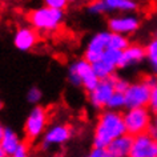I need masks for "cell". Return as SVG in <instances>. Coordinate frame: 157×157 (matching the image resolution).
<instances>
[{"label": "cell", "mask_w": 157, "mask_h": 157, "mask_svg": "<svg viewBox=\"0 0 157 157\" xmlns=\"http://www.w3.org/2000/svg\"><path fill=\"white\" fill-rule=\"evenodd\" d=\"M45 6L49 7V8L57 10V11H64L65 7L68 6V2L67 0H47Z\"/></svg>", "instance_id": "d4e9b609"}, {"label": "cell", "mask_w": 157, "mask_h": 157, "mask_svg": "<svg viewBox=\"0 0 157 157\" xmlns=\"http://www.w3.org/2000/svg\"><path fill=\"white\" fill-rule=\"evenodd\" d=\"M141 80H143L144 83L152 89L157 84V75H145V76L141 78Z\"/></svg>", "instance_id": "f1b7e54d"}, {"label": "cell", "mask_w": 157, "mask_h": 157, "mask_svg": "<svg viewBox=\"0 0 157 157\" xmlns=\"http://www.w3.org/2000/svg\"><path fill=\"white\" fill-rule=\"evenodd\" d=\"M108 28L111 33H119L128 36L140 28V17L135 13L112 15L108 19Z\"/></svg>", "instance_id": "ba28073f"}, {"label": "cell", "mask_w": 157, "mask_h": 157, "mask_svg": "<svg viewBox=\"0 0 157 157\" xmlns=\"http://www.w3.org/2000/svg\"><path fill=\"white\" fill-rule=\"evenodd\" d=\"M72 135H73L72 127L65 123L51 125L45 131L44 136H43L41 147H43V149H48L51 147L64 145L72 139Z\"/></svg>", "instance_id": "9c48e42d"}, {"label": "cell", "mask_w": 157, "mask_h": 157, "mask_svg": "<svg viewBox=\"0 0 157 157\" xmlns=\"http://www.w3.org/2000/svg\"><path fill=\"white\" fill-rule=\"evenodd\" d=\"M105 13H133L139 8V3L135 0H103Z\"/></svg>", "instance_id": "9a60e30c"}, {"label": "cell", "mask_w": 157, "mask_h": 157, "mask_svg": "<svg viewBox=\"0 0 157 157\" xmlns=\"http://www.w3.org/2000/svg\"><path fill=\"white\" fill-rule=\"evenodd\" d=\"M68 80L75 87H81L87 92H91L99 84V77L96 76L92 64L84 59H78L68 67Z\"/></svg>", "instance_id": "3957f363"}, {"label": "cell", "mask_w": 157, "mask_h": 157, "mask_svg": "<svg viewBox=\"0 0 157 157\" xmlns=\"http://www.w3.org/2000/svg\"><path fill=\"white\" fill-rule=\"evenodd\" d=\"M41 99H43V92L40 91V88H37V87L29 88L28 93H27V100L31 104H37Z\"/></svg>", "instance_id": "603a6c76"}, {"label": "cell", "mask_w": 157, "mask_h": 157, "mask_svg": "<svg viewBox=\"0 0 157 157\" xmlns=\"http://www.w3.org/2000/svg\"><path fill=\"white\" fill-rule=\"evenodd\" d=\"M147 59L145 47L140 44H131L121 53V60L119 68H129V67L137 65Z\"/></svg>", "instance_id": "4fadbf2b"}, {"label": "cell", "mask_w": 157, "mask_h": 157, "mask_svg": "<svg viewBox=\"0 0 157 157\" xmlns=\"http://www.w3.org/2000/svg\"><path fill=\"white\" fill-rule=\"evenodd\" d=\"M115 93V88H113L112 80H100L99 84L88 92V101L95 109H107L108 101Z\"/></svg>", "instance_id": "30bf717a"}, {"label": "cell", "mask_w": 157, "mask_h": 157, "mask_svg": "<svg viewBox=\"0 0 157 157\" xmlns=\"http://www.w3.org/2000/svg\"><path fill=\"white\" fill-rule=\"evenodd\" d=\"M127 135L123 112L105 109L99 115L93 131V148L107 149L119 137Z\"/></svg>", "instance_id": "6da1fadb"}, {"label": "cell", "mask_w": 157, "mask_h": 157, "mask_svg": "<svg viewBox=\"0 0 157 157\" xmlns=\"http://www.w3.org/2000/svg\"><path fill=\"white\" fill-rule=\"evenodd\" d=\"M21 145V139L15 131L10 128H6V132L3 135V139L0 141V147L4 151L7 157H12L17 148Z\"/></svg>", "instance_id": "2e32d148"}, {"label": "cell", "mask_w": 157, "mask_h": 157, "mask_svg": "<svg viewBox=\"0 0 157 157\" xmlns=\"http://www.w3.org/2000/svg\"><path fill=\"white\" fill-rule=\"evenodd\" d=\"M152 111L149 108H132L123 112L127 135L135 137L148 133L152 123Z\"/></svg>", "instance_id": "277c9868"}, {"label": "cell", "mask_w": 157, "mask_h": 157, "mask_svg": "<svg viewBox=\"0 0 157 157\" xmlns=\"http://www.w3.org/2000/svg\"><path fill=\"white\" fill-rule=\"evenodd\" d=\"M89 13H95V15H103L105 13L104 10V2L103 0H96V2H91L87 7Z\"/></svg>", "instance_id": "cb8c5ba5"}, {"label": "cell", "mask_w": 157, "mask_h": 157, "mask_svg": "<svg viewBox=\"0 0 157 157\" xmlns=\"http://www.w3.org/2000/svg\"><path fill=\"white\" fill-rule=\"evenodd\" d=\"M12 157H31L29 156V147L25 143H21V145L17 148V151L15 152Z\"/></svg>", "instance_id": "484cf974"}, {"label": "cell", "mask_w": 157, "mask_h": 157, "mask_svg": "<svg viewBox=\"0 0 157 157\" xmlns=\"http://www.w3.org/2000/svg\"><path fill=\"white\" fill-rule=\"evenodd\" d=\"M145 52H147V60L155 71V75H157V37L152 39L145 45Z\"/></svg>", "instance_id": "d6986e66"}, {"label": "cell", "mask_w": 157, "mask_h": 157, "mask_svg": "<svg viewBox=\"0 0 157 157\" xmlns=\"http://www.w3.org/2000/svg\"><path fill=\"white\" fill-rule=\"evenodd\" d=\"M121 53H123V52H120V51L108 48L104 52L103 59H101V60L107 61V63H109V64H112L113 67L119 68V67H120V60H121Z\"/></svg>", "instance_id": "44dd1931"}, {"label": "cell", "mask_w": 157, "mask_h": 157, "mask_svg": "<svg viewBox=\"0 0 157 157\" xmlns=\"http://www.w3.org/2000/svg\"><path fill=\"white\" fill-rule=\"evenodd\" d=\"M109 37H111V32H107V31H101L93 35L89 39L87 48L84 51V60H87L92 65L100 61L103 59L104 52L108 49Z\"/></svg>", "instance_id": "52a82bcc"}, {"label": "cell", "mask_w": 157, "mask_h": 157, "mask_svg": "<svg viewBox=\"0 0 157 157\" xmlns=\"http://www.w3.org/2000/svg\"><path fill=\"white\" fill-rule=\"evenodd\" d=\"M87 157H111L107 153L105 149H100V148H92V151L88 153Z\"/></svg>", "instance_id": "f546056e"}, {"label": "cell", "mask_w": 157, "mask_h": 157, "mask_svg": "<svg viewBox=\"0 0 157 157\" xmlns=\"http://www.w3.org/2000/svg\"><path fill=\"white\" fill-rule=\"evenodd\" d=\"M152 89L143 80L131 83L128 91L124 93L127 101V109L132 108H149Z\"/></svg>", "instance_id": "8992f818"}, {"label": "cell", "mask_w": 157, "mask_h": 157, "mask_svg": "<svg viewBox=\"0 0 157 157\" xmlns=\"http://www.w3.org/2000/svg\"><path fill=\"white\" fill-rule=\"evenodd\" d=\"M129 157H157V140L149 133L135 136Z\"/></svg>", "instance_id": "8fae6325"}, {"label": "cell", "mask_w": 157, "mask_h": 157, "mask_svg": "<svg viewBox=\"0 0 157 157\" xmlns=\"http://www.w3.org/2000/svg\"><path fill=\"white\" fill-rule=\"evenodd\" d=\"M131 45V41H129L128 36H124V35H119V33H111V37H109V44L108 48L111 49H116L123 52Z\"/></svg>", "instance_id": "ac0fdd59"}, {"label": "cell", "mask_w": 157, "mask_h": 157, "mask_svg": "<svg viewBox=\"0 0 157 157\" xmlns=\"http://www.w3.org/2000/svg\"><path fill=\"white\" fill-rule=\"evenodd\" d=\"M149 109L152 112H157V84L152 88L151 92V103H149Z\"/></svg>", "instance_id": "4316f807"}, {"label": "cell", "mask_w": 157, "mask_h": 157, "mask_svg": "<svg viewBox=\"0 0 157 157\" xmlns=\"http://www.w3.org/2000/svg\"><path fill=\"white\" fill-rule=\"evenodd\" d=\"M4 132H6V128L3 127L2 124H0V141H2V139H3V135H4Z\"/></svg>", "instance_id": "4dcf8cb0"}, {"label": "cell", "mask_w": 157, "mask_h": 157, "mask_svg": "<svg viewBox=\"0 0 157 157\" xmlns=\"http://www.w3.org/2000/svg\"><path fill=\"white\" fill-rule=\"evenodd\" d=\"M156 37H157V32H156Z\"/></svg>", "instance_id": "836d02e7"}, {"label": "cell", "mask_w": 157, "mask_h": 157, "mask_svg": "<svg viewBox=\"0 0 157 157\" xmlns=\"http://www.w3.org/2000/svg\"><path fill=\"white\" fill-rule=\"evenodd\" d=\"M127 108V101H125V95L124 93L115 92L112 95V97L108 101L107 109L109 111H115V112H121V109Z\"/></svg>", "instance_id": "ffe728a7"}, {"label": "cell", "mask_w": 157, "mask_h": 157, "mask_svg": "<svg viewBox=\"0 0 157 157\" xmlns=\"http://www.w3.org/2000/svg\"><path fill=\"white\" fill-rule=\"evenodd\" d=\"M3 108V103H2V100H0V109Z\"/></svg>", "instance_id": "d6a6232c"}, {"label": "cell", "mask_w": 157, "mask_h": 157, "mask_svg": "<svg viewBox=\"0 0 157 157\" xmlns=\"http://www.w3.org/2000/svg\"><path fill=\"white\" fill-rule=\"evenodd\" d=\"M37 33L33 28H29V27H21L19 28L16 32H15L13 36V44L19 51H23V52H27V51H31L35 45L37 44Z\"/></svg>", "instance_id": "7c38bea8"}, {"label": "cell", "mask_w": 157, "mask_h": 157, "mask_svg": "<svg viewBox=\"0 0 157 157\" xmlns=\"http://www.w3.org/2000/svg\"><path fill=\"white\" fill-rule=\"evenodd\" d=\"M48 121H49V115L48 111L37 105L31 109L24 123V135L28 140H36L39 137L44 136L45 131L48 129Z\"/></svg>", "instance_id": "5b68a950"}, {"label": "cell", "mask_w": 157, "mask_h": 157, "mask_svg": "<svg viewBox=\"0 0 157 157\" xmlns=\"http://www.w3.org/2000/svg\"><path fill=\"white\" fill-rule=\"evenodd\" d=\"M93 71H95L96 76L99 77V80H109L115 76V72H116V67H113L112 64L104 61V60H100L97 61L96 64H93Z\"/></svg>", "instance_id": "e0dca14e"}, {"label": "cell", "mask_w": 157, "mask_h": 157, "mask_svg": "<svg viewBox=\"0 0 157 157\" xmlns=\"http://www.w3.org/2000/svg\"><path fill=\"white\" fill-rule=\"evenodd\" d=\"M148 133L155 140H157V112H155L152 116V123H151V127H149Z\"/></svg>", "instance_id": "83f0119b"}, {"label": "cell", "mask_w": 157, "mask_h": 157, "mask_svg": "<svg viewBox=\"0 0 157 157\" xmlns=\"http://www.w3.org/2000/svg\"><path fill=\"white\" fill-rule=\"evenodd\" d=\"M0 157H7V156H6V153H4V151L2 149V147H0Z\"/></svg>", "instance_id": "1f68e13d"}, {"label": "cell", "mask_w": 157, "mask_h": 157, "mask_svg": "<svg viewBox=\"0 0 157 157\" xmlns=\"http://www.w3.org/2000/svg\"><path fill=\"white\" fill-rule=\"evenodd\" d=\"M29 24L39 32H55L64 21V11H57L47 6L32 10L27 15Z\"/></svg>", "instance_id": "7a4b0ae2"}, {"label": "cell", "mask_w": 157, "mask_h": 157, "mask_svg": "<svg viewBox=\"0 0 157 157\" xmlns=\"http://www.w3.org/2000/svg\"><path fill=\"white\" fill-rule=\"evenodd\" d=\"M112 84H113V88H115V92H119V93H125L128 91L129 85L131 83L124 77H120V76H113L112 78Z\"/></svg>", "instance_id": "7402d4cb"}, {"label": "cell", "mask_w": 157, "mask_h": 157, "mask_svg": "<svg viewBox=\"0 0 157 157\" xmlns=\"http://www.w3.org/2000/svg\"><path fill=\"white\" fill-rule=\"evenodd\" d=\"M132 136L124 135L119 139H116L115 141H112L105 151L111 157H129L132 149Z\"/></svg>", "instance_id": "5bb4252c"}]
</instances>
